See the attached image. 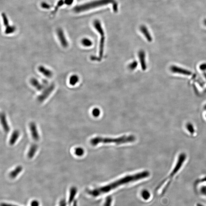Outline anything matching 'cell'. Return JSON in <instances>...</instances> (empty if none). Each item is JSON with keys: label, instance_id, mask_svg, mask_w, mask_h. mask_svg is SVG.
<instances>
[{"label": "cell", "instance_id": "cell-11", "mask_svg": "<svg viewBox=\"0 0 206 206\" xmlns=\"http://www.w3.org/2000/svg\"><path fill=\"white\" fill-rule=\"evenodd\" d=\"M93 24L95 29L99 33L101 36H105L104 31L103 30L102 23H101L100 21L98 20H95L94 21Z\"/></svg>", "mask_w": 206, "mask_h": 206}, {"label": "cell", "instance_id": "cell-37", "mask_svg": "<svg viewBox=\"0 0 206 206\" xmlns=\"http://www.w3.org/2000/svg\"></svg>", "mask_w": 206, "mask_h": 206}, {"label": "cell", "instance_id": "cell-21", "mask_svg": "<svg viewBox=\"0 0 206 206\" xmlns=\"http://www.w3.org/2000/svg\"><path fill=\"white\" fill-rule=\"evenodd\" d=\"M79 81V77L76 75H72L69 79V83L72 86H75Z\"/></svg>", "mask_w": 206, "mask_h": 206}, {"label": "cell", "instance_id": "cell-28", "mask_svg": "<svg viewBox=\"0 0 206 206\" xmlns=\"http://www.w3.org/2000/svg\"><path fill=\"white\" fill-rule=\"evenodd\" d=\"M92 115L94 117H99L101 114V111L98 108H95L92 111Z\"/></svg>", "mask_w": 206, "mask_h": 206}, {"label": "cell", "instance_id": "cell-27", "mask_svg": "<svg viewBox=\"0 0 206 206\" xmlns=\"http://www.w3.org/2000/svg\"><path fill=\"white\" fill-rule=\"evenodd\" d=\"M186 128H187V130L191 134H193V133H194V127H193V125L191 123H187V125H186Z\"/></svg>", "mask_w": 206, "mask_h": 206}, {"label": "cell", "instance_id": "cell-31", "mask_svg": "<svg viewBox=\"0 0 206 206\" xmlns=\"http://www.w3.org/2000/svg\"><path fill=\"white\" fill-rule=\"evenodd\" d=\"M65 4L70 6L72 5L74 3V0H64Z\"/></svg>", "mask_w": 206, "mask_h": 206}, {"label": "cell", "instance_id": "cell-7", "mask_svg": "<svg viewBox=\"0 0 206 206\" xmlns=\"http://www.w3.org/2000/svg\"><path fill=\"white\" fill-rule=\"evenodd\" d=\"M57 35L61 46L64 48L67 47L69 45L68 42L66 39L63 30L61 28L58 29L57 31Z\"/></svg>", "mask_w": 206, "mask_h": 206}, {"label": "cell", "instance_id": "cell-30", "mask_svg": "<svg viewBox=\"0 0 206 206\" xmlns=\"http://www.w3.org/2000/svg\"><path fill=\"white\" fill-rule=\"evenodd\" d=\"M41 7L43 9H49L51 7V6L46 2H43L41 4Z\"/></svg>", "mask_w": 206, "mask_h": 206}, {"label": "cell", "instance_id": "cell-24", "mask_svg": "<svg viewBox=\"0 0 206 206\" xmlns=\"http://www.w3.org/2000/svg\"><path fill=\"white\" fill-rule=\"evenodd\" d=\"M75 153L76 156H81L84 154V149L81 147H77L75 149Z\"/></svg>", "mask_w": 206, "mask_h": 206}, {"label": "cell", "instance_id": "cell-25", "mask_svg": "<svg viewBox=\"0 0 206 206\" xmlns=\"http://www.w3.org/2000/svg\"><path fill=\"white\" fill-rule=\"evenodd\" d=\"M138 66V62L136 61H134L131 63L128 66V68L131 70H134L137 68Z\"/></svg>", "mask_w": 206, "mask_h": 206}, {"label": "cell", "instance_id": "cell-5", "mask_svg": "<svg viewBox=\"0 0 206 206\" xmlns=\"http://www.w3.org/2000/svg\"><path fill=\"white\" fill-rule=\"evenodd\" d=\"M186 156L185 154L182 153L180 154L179 156L177 163H176L174 168L172 170V172L170 174L169 177L170 178H172L173 176H174L178 172L186 160Z\"/></svg>", "mask_w": 206, "mask_h": 206}, {"label": "cell", "instance_id": "cell-16", "mask_svg": "<svg viewBox=\"0 0 206 206\" xmlns=\"http://www.w3.org/2000/svg\"><path fill=\"white\" fill-rule=\"evenodd\" d=\"M20 132L18 130H15L12 133L9 140V144L11 145H14L18 140L20 135Z\"/></svg>", "mask_w": 206, "mask_h": 206}, {"label": "cell", "instance_id": "cell-13", "mask_svg": "<svg viewBox=\"0 0 206 206\" xmlns=\"http://www.w3.org/2000/svg\"><path fill=\"white\" fill-rule=\"evenodd\" d=\"M139 29H140V31H141L143 35H144V36H145V38H146L148 41L150 42L152 41V37L150 33H149L147 27L145 25H142L140 27Z\"/></svg>", "mask_w": 206, "mask_h": 206}, {"label": "cell", "instance_id": "cell-10", "mask_svg": "<svg viewBox=\"0 0 206 206\" xmlns=\"http://www.w3.org/2000/svg\"><path fill=\"white\" fill-rule=\"evenodd\" d=\"M1 121L4 131L6 133H9L10 130V128L7 122L6 114L3 112L1 114Z\"/></svg>", "mask_w": 206, "mask_h": 206}, {"label": "cell", "instance_id": "cell-18", "mask_svg": "<svg viewBox=\"0 0 206 206\" xmlns=\"http://www.w3.org/2000/svg\"><path fill=\"white\" fill-rule=\"evenodd\" d=\"M23 170V168L21 165L17 166V167L12 170L9 174V176L12 179H15L19 175Z\"/></svg>", "mask_w": 206, "mask_h": 206}, {"label": "cell", "instance_id": "cell-26", "mask_svg": "<svg viewBox=\"0 0 206 206\" xmlns=\"http://www.w3.org/2000/svg\"><path fill=\"white\" fill-rule=\"evenodd\" d=\"M64 4H65L64 0H59L57 2L56 7H55V9H54L53 13H56L59 8L61 7V6H63Z\"/></svg>", "mask_w": 206, "mask_h": 206}, {"label": "cell", "instance_id": "cell-33", "mask_svg": "<svg viewBox=\"0 0 206 206\" xmlns=\"http://www.w3.org/2000/svg\"><path fill=\"white\" fill-rule=\"evenodd\" d=\"M39 202L37 201H32L31 203V206H39Z\"/></svg>", "mask_w": 206, "mask_h": 206}, {"label": "cell", "instance_id": "cell-3", "mask_svg": "<svg viewBox=\"0 0 206 206\" xmlns=\"http://www.w3.org/2000/svg\"><path fill=\"white\" fill-rule=\"evenodd\" d=\"M117 3L115 0H95L76 6L73 11L75 13H80L110 4L113 6Z\"/></svg>", "mask_w": 206, "mask_h": 206}, {"label": "cell", "instance_id": "cell-8", "mask_svg": "<svg viewBox=\"0 0 206 206\" xmlns=\"http://www.w3.org/2000/svg\"><path fill=\"white\" fill-rule=\"evenodd\" d=\"M29 127L33 140L36 141H38L40 137L36 124L34 122H31L29 124Z\"/></svg>", "mask_w": 206, "mask_h": 206}, {"label": "cell", "instance_id": "cell-17", "mask_svg": "<svg viewBox=\"0 0 206 206\" xmlns=\"http://www.w3.org/2000/svg\"><path fill=\"white\" fill-rule=\"evenodd\" d=\"M38 145L36 144H33L31 145L27 154L28 158L31 159L34 157L38 150Z\"/></svg>", "mask_w": 206, "mask_h": 206}, {"label": "cell", "instance_id": "cell-29", "mask_svg": "<svg viewBox=\"0 0 206 206\" xmlns=\"http://www.w3.org/2000/svg\"><path fill=\"white\" fill-rule=\"evenodd\" d=\"M112 203V198L111 197H108L106 198L104 206H111Z\"/></svg>", "mask_w": 206, "mask_h": 206}, {"label": "cell", "instance_id": "cell-19", "mask_svg": "<svg viewBox=\"0 0 206 206\" xmlns=\"http://www.w3.org/2000/svg\"><path fill=\"white\" fill-rule=\"evenodd\" d=\"M105 42V37H101L99 43V55L100 59L102 58L103 57Z\"/></svg>", "mask_w": 206, "mask_h": 206}, {"label": "cell", "instance_id": "cell-12", "mask_svg": "<svg viewBox=\"0 0 206 206\" xmlns=\"http://www.w3.org/2000/svg\"><path fill=\"white\" fill-rule=\"evenodd\" d=\"M139 61L141 65L142 69L143 71H145L147 68L145 61V53L143 50H140L138 53Z\"/></svg>", "mask_w": 206, "mask_h": 206}, {"label": "cell", "instance_id": "cell-1", "mask_svg": "<svg viewBox=\"0 0 206 206\" xmlns=\"http://www.w3.org/2000/svg\"><path fill=\"white\" fill-rule=\"evenodd\" d=\"M149 171H145L139 172L135 175H129L117 180L110 184L99 187L93 190H89L87 191V193L93 197H96L108 193L110 191L115 189L122 185L127 184L131 182H135L148 177L150 176Z\"/></svg>", "mask_w": 206, "mask_h": 206}, {"label": "cell", "instance_id": "cell-2", "mask_svg": "<svg viewBox=\"0 0 206 206\" xmlns=\"http://www.w3.org/2000/svg\"><path fill=\"white\" fill-rule=\"evenodd\" d=\"M136 140V138L134 135H124L118 138H112L97 137L91 139L90 143L94 146L98 145L100 143L122 144L124 143L133 142Z\"/></svg>", "mask_w": 206, "mask_h": 206}, {"label": "cell", "instance_id": "cell-20", "mask_svg": "<svg viewBox=\"0 0 206 206\" xmlns=\"http://www.w3.org/2000/svg\"><path fill=\"white\" fill-rule=\"evenodd\" d=\"M77 192V188L76 187H71L70 190V194L69 196V200L68 201V203L70 204L72 203L74 200V198L76 196V193Z\"/></svg>", "mask_w": 206, "mask_h": 206}, {"label": "cell", "instance_id": "cell-23", "mask_svg": "<svg viewBox=\"0 0 206 206\" xmlns=\"http://www.w3.org/2000/svg\"><path fill=\"white\" fill-rule=\"evenodd\" d=\"M141 196L143 199L144 200H148L150 198V193L149 191L146 190H144L142 192Z\"/></svg>", "mask_w": 206, "mask_h": 206}, {"label": "cell", "instance_id": "cell-4", "mask_svg": "<svg viewBox=\"0 0 206 206\" xmlns=\"http://www.w3.org/2000/svg\"><path fill=\"white\" fill-rule=\"evenodd\" d=\"M55 85L54 83L51 84L43 90L42 92L38 97V100L40 102H43L47 99L48 97L52 93L55 88Z\"/></svg>", "mask_w": 206, "mask_h": 206}, {"label": "cell", "instance_id": "cell-6", "mask_svg": "<svg viewBox=\"0 0 206 206\" xmlns=\"http://www.w3.org/2000/svg\"><path fill=\"white\" fill-rule=\"evenodd\" d=\"M2 17L3 20V24L5 27V33L6 34H13L16 30V27L14 26L11 25L9 24L8 18L5 13H2Z\"/></svg>", "mask_w": 206, "mask_h": 206}, {"label": "cell", "instance_id": "cell-9", "mask_svg": "<svg viewBox=\"0 0 206 206\" xmlns=\"http://www.w3.org/2000/svg\"><path fill=\"white\" fill-rule=\"evenodd\" d=\"M170 70L171 72L173 73L181 74L187 76H190L192 75V72L191 71L186 69L181 68L179 66L172 65L170 68Z\"/></svg>", "mask_w": 206, "mask_h": 206}, {"label": "cell", "instance_id": "cell-35", "mask_svg": "<svg viewBox=\"0 0 206 206\" xmlns=\"http://www.w3.org/2000/svg\"><path fill=\"white\" fill-rule=\"evenodd\" d=\"M204 109L205 110H206V104L204 106Z\"/></svg>", "mask_w": 206, "mask_h": 206}, {"label": "cell", "instance_id": "cell-32", "mask_svg": "<svg viewBox=\"0 0 206 206\" xmlns=\"http://www.w3.org/2000/svg\"><path fill=\"white\" fill-rule=\"evenodd\" d=\"M199 68L201 71H204L206 70V63L201 64L199 66Z\"/></svg>", "mask_w": 206, "mask_h": 206}, {"label": "cell", "instance_id": "cell-34", "mask_svg": "<svg viewBox=\"0 0 206 206\" xmlns=\"http://www.w3.org/2000/svg\"><path fill=\"white\" fill-rule=\"evenodd\" d=\"M197 206H205L203 205L200 204V203H198L197 204Z\"/></svg>", "mask_w": 206, "mask_h": 206}, {"label": "cell", "instance_id": "cell-15", "mask_svg": "<svg viewBox=\"0 0 206 206\" xmlns=\"http://www.w3.org/2000/svg\"><path fill=\"white\" fill-rule=\"evenodd\" d=\"M30 82L31 84L38 91H41L44 89V85L40 83L37 79L33 78L31 79Z\"/></svg>", "mask_w": 206, "mask_h": 206}, {"label": "cell", "instance_id": "cell-22", "mask_svg": "<svg viewBox=\"0 0 206 206\" xmlns=\"http://www.w3.org/2000/svg\"><path fill=\"white\" fill-rule=\"evenodd\" d=\"M81 44L86 47H90L92 46L93 43L92 41L87 38H83L81 41Z\"/></svg>", "mask_w": 206, "mask_h": 206}, {"label": "cell", "instance_id": "cell-14", "mask_svg": "<svg viewBox=\"0 0 206 206\" xmlns=\"http://www.w3.org/2000/svg\"><path fill=\"white\" fill-rule=\"evenodd\" d=\"M38 71L48 78H51L53 76V73L51 70H49L43 66H40L38 68Z\"/></svg>", "mask_w": 206, "mask_h": 206}, {"label": "cell", "instance_id": "cell-36", "mask_svg": "<svg viewBox=\"0 0 206 206\" xmlns=\"http://www.w3.org/2000/svg\"><path fill=\"white\" fill-rule=\"evenodd\" d=\"M204 76H205V77L206 79V74H204Z\"/></svg>", "mask_w": 206, "mask_h": 206}]
</instances>
